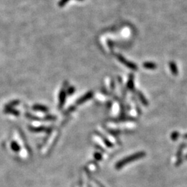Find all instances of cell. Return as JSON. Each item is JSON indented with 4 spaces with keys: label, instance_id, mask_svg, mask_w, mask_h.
<instances>
[{
    "label": "cell",
    "instance_id": "cell-3",
    "mask_svg": "<svg viewBox=\"0 0 187 187\" xmlns=\"http://www.w3.org/2000/svg\"><path fill=\"white\" fill-rule=\"evenodd\" d=\"M169 67H170V70L171 71L172 74L173 76H177L178 75V69H177V65L174 61H170L169 62Z\"/></svg>",
    "mask_w": 187,
    "mask_h": 187
},
{
    "label": "cell",
    "instance_id": "cell-5",
    "mask_svg": "<svg viewBox=\"0 0 187 187\" xmlns=\"http://www.w3.org/2000/svg\"><path fill=\"white\" fill-rule=\"evenodd\" d=\"M143 67L145 69H148L154 70V69H155L157 67V65L155 62H145L143 64Z\"/></svg>",
    "mask_w": 187,
    "mask_h": 187
},
{
    "label": "cell",
    "instance_id": "cell-11",
    "mask_svg": "<svg viewBox=\"0 0 187 187\" xmlns=\"http://www.w3.org/2000/svg\"><path fill=\"white\" fill-rule=\"evenodd\" d=\"M73 92H74V88H73V87H70V88H69L67 92V93L69 94H71L72 93H73Z\"/></svg>",
    "mask_w": 187,
    "mask_h": 187
},
{
    "label": "cell",
    "instance_id": "cell-6",
    "mask_svg": "<svg viewBox=\"0 0 187 187\" xmlns=\"http://www.w3.org/2000/svg\"><path fill=\"white\" fill-rule=\"evenodd\" d=\"M137 96H138L139 98L140 101L141 102V103L143 104L144 106H148V100L146 99V98L144 96V95H143L141 92H139V91H138V92H137Z\"/></svg>",
    "mask_w": 187,
    "mask_h": 187
},
{
    "label": "cell",
    "instance_id": "cell-2",
    "mask_svg": "<svg viewBox=\"0 0 187 187\" xmlns=\"http://www.w3.org/2000/svg\"><path fill=\"white\" fill-rule=\"evenodd\" d=\"M117 57H118V59H119V61L121 62V63H123L124 65H126L127 67L130 68V69L134 70V71H137V70L138 69V67H137V66L135 65V64H134L133 62L128 61L127 60H126V59H125V57L121 56V55H118Z\"/></svg>",
    "mask_w": 187,
    "mask_h": 187
},
{
    "label": "cell",
    "instance_id": "cell-7",
    "mask_svg": "<svg viewBox=\"0 0 187 187\" xmlns=\"http://www.w3.org/2000/svg\"><path fill=\"white\" fill-rule=\"evenodd\" d=\"M65 100V90H62L60 94V98H59V105L62 107L64 105Z\"/></svg>",
    "mask_w": 187,
    "mask_h": 187
},
{
    "label": "cell",
    "instance_id": "cell-12",
    "mask_svg": "<svg viewBox=\"0 0 187 187\" xmlns=\"http://www.w3.org/2000/svg\"><path fill=\"white\" fill-rule=\"evenodd\" d=\"M182 137H183V139H187V133L186 134H184V135H182Z\"/></svg>",
    "mask_w": 187,
    "mask_h": 187
},
{
    "label": "cell",
    "instance_id": "cell-4",
    "mask_svg": "<svg viewBox=\"0 0 187 187\" xmlns=\"http://www.w3.org/2000/svg\"><path fill=\"white\" fill-rule=\"evenodd\" d=\"M92 96H93V93L92 92H88V93H87L85 94V95H84L83 96L81 97V98L79 99V100H77V103L78 104H82L84 103V102L87 101V100H88L89 99L92 98Z\"/></svg>",
    "mask_w": 187,
    "mask_h": 187
},
{
    "label": "cell",
    "instance_id": "cell-8",
    "mask_svg": "<svg viewBox=\"0 0 187 187\" xmlns=\"http://www.w3.org/2000/svg\"><path fill=\"white\" fill-rule=\"evenodd\" d=\"M180 136V132H177V131H174V132H172L171 135H170V139H171L172 141H177L178 139Z\"/></svg>",
    "mask_w": 187,
    "mask_h": 187
},
{
    "label": "cell",
    "instance_id": "cell-9",
    "mask_svg": "<svg viewBox=\"0 0 187 187\" xmlns=\"http://www.w3.org/2000/svg\"><path fill=\"white\" fill-rule=\"evenodd\" d=\"M33 109L36 110H38V111H42V112H47L48 109L46 107L43 106V105H36L33 106Z\"/></svg>",
    "mask_w": 187,
    "mask_h": 187
},
{
    "label": "cell",
    "instance_id": "cell-1",
    "mask_svg": "<svg viewBox=\"0 0 187 187\" xmlns=\"http://www.w3.org/2000/svg\"><path fill=\"white\" fill-rule=\"evenodd\" d=\"M145 155H146V153L143 151L138 152V153H135V154L131 155L130 156L127 157H126L125 159L119 161V162L116 164V168H120L123 167V166L126 165V164H128V163L132 162V161H134L136 160H138V159L144 157Z\"/></svg>",
    "mask_w": 187,
    "mask_h": 187
},
{
    "label": "cell",
    "instance_id": "cell-10",
    "mask_svg": "<svg viewBox=\"0 0 187 187\" xmlns=\"http://www.w3.org/2000/svg\"><path fill=\"white\" fill-rule=\"evenodd\" d=\"M128 87L130 89H134V81H133V76H132V74H131L130 79H129L128 83Z\"/></svg>",
    "mask_w": 187,
    "mask_h": 187
},
{
    "label": "cell",
    "instance_id": "cell-13",
    "mask_svg": "<svg viewBox=\"0 0 187 187\" xmlns=\"http://www.w3.org/2000/svg\"><path fill=\"white\" fill-rule=\"evenodd\" d=\"M185 160H187V154L186 155H185Z\"/></svg>",
    "mask_w": 187,
    "mask_h": 187
}]
</instances>
